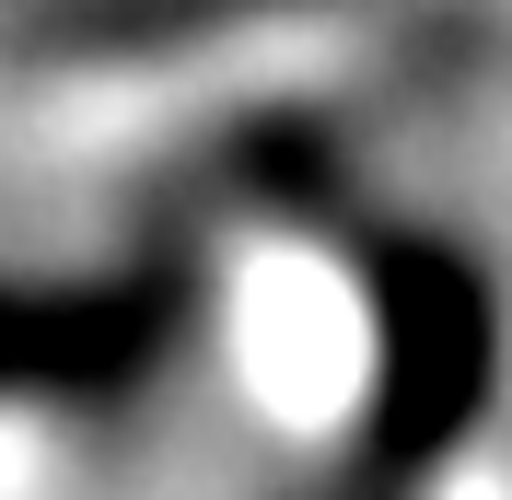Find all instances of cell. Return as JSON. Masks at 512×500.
<instances>
[{
	"label": "cell",
	"mask_w": 512,
	"mask_h": 500,
	"mask_svg": "<svg viewBox=\"0 0 512 500\" xmlns=\"http://www.w3.org/2000/svg\"><path fill=\"white\" fill-rule=\"evenodd\" d=\"M489 373H501V303L454 245L396 233L373 245V477H419L431 454L478 431Z\"/></svg>",
	"instance_id": "6da1fadb"
},
{
	"label": "cell",
	"mask_w": 512,
	"mask_h": 500,
	"mask_svg": "<svg viewBox=\"0 0 512 500\" xmlns=\"http://www.w3.org/2000/svg\"><path fill=\"white\" fill-rule=\"evenodd\" d=\"M222 12H245V0H94V12H70V24H47V35H59V47H152V35L222 24Z\"/></svg>",
	"instance_id": "7a4b0ae2"
}]
</instances>
